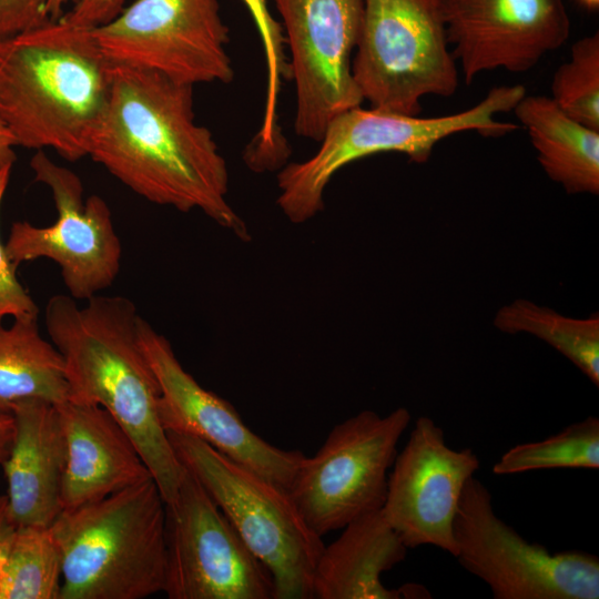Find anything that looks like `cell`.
I'll list each match as a JSON object with an SVG mask.
<instances>
[{
	"mask_svg": "<svg viewBox=\"0 0 599 599\" xmlns=\"http://www.w3.org/2000/svg\"><path fill=\"white\" fill-rule=\"evenodd\" d=\"M525 94L520 84L495 87L474 106L436 118L352 108L331 121L313 156L280 169L277 205L291 222L304 223L323 210L326 186L351 162L398 152L424 163L434 146L451 134L477 131L500 136L512 132L518 125L498 121L496 115L512 111Z\"/></svg>",
	"mask_w": 599,
	"mask_h": 599,
	"instance_id": "obj_5",
	"label": "cell"
},
{
	"mask_svg": "<svg viewBox=\"0 0 599 599\" xmlns=\"http://www.w3.org/2000/svg\"><path fill=\"white\" fill-rule=\"evenodd\" d=\"M113 64L91 28L50 20L0 40V120L17 145L89 155L105 112Z\"/></svg>",
	"mask_w": 599,
	"mask_h": 599,
	"instance_id": "obj_3",
	"label": "cell"
},
{
	"mask_svg": "<svg viewBox=\"0 0 599 599\" xmlns=\"http://www.w3.org/2000/svg\"><path fill=\"white\" fill-rule=\"evenodd\" d=\"M60 599H143L163 592L165 501L151 477L60 512Z\"/></svg>",
	"mask_w": 599,
	"mask_h": 599,
	"instance_id": "obj_4",
	"label": "cell"
},
{
	"mask_svg": "<svg viewBox=\"0 0 599 599\" xmlns=\"http://www.w3.org/2000/svg\"><path fill=\"white\" fill-rule=\"evenodd\" d=\"M34 181L51 191L55 221L35 226L27 221L11 225L4 244L10 263L48 258L59 265L69 295L87 301L110 287L119 275L122 245L106 202L92 194L83 199V184L73 171L57 164L43 150L30 161Z\"/></svg>",
	"mask_w": 599,
	"mask_h": 599,
	"instance_id": "obj_11",
	"label": "cell"
},
{
	"mask_svg": "<svg viewBox=\"0 0 599 599\" xmlns=\"http://www.w3.org/2000/svg\"><path fill=\"white\" fill-rule=\"evenodd\" d=\"M16 425L13 415L0 409V463H2L11 448L14 438Z\"/></svg>",
	"mask_w": 599,
	"mask_h": 599,
	"instance_id": "obj_31",
	"label": "cell"
},
{
	"mask_svg": "<svg viewBox=\"0 0 599 599\" xmlns=\"http://www.w3.org/2000/svg\"><path fill=\"white\" fill-rule=\"evenodd\" d=\"M512 111L552 181L568 194L599 193V131L576 121L546 95L525 94Z\"/></svg>",
	"mask_w": 599,
	"mask_h": 599,
	"instance_id": "obj_20",
	"label": "cell"
},
{
	"mask_svg": "<svg viewBox=\"0 0 599 599\" xmlns=\"http://www.w3.org/2000/svg\"><path fill=\"white\" fill-rule=\"evenodd\" d=\"M550 98L569 116L599 131V32L571 45L570 59L552 77Z\"/></svg>",
	"mask_w": 599,
	"mask_h": 599,
	"instance_id": "obj_26",
	"label": "cell"
},
{
	"mask_svg": "<svg viewBox=\"0 0 599 599\" xmlns=\"http://www.w3.org/2000/svg\"><path fill=\"white\" fill-rule=\"evenodd\" d=\"M495 326L508 334L527 333L557 349L596 386L599 385V317H567L528 300L501 307Z\"/></svg>",
	"mask_w": 599,
	"mask_h": 599,
	"instance_id": "obj_22",
	"label": "cell"
},
{
	"mask_svg": "<svg viewBox=\"0 0 599 599\" xmlns=\"http://www.w3.org/2000/svg\"><path fill=\"white\" fill-rule=\"evenodd\" d=\"M440 9L467 84L496 69L526 72L570 34L562 0H440Z\"/></svg>",
	"mask_w": 599,
	"mask_h": 599,
	"instance_id": "obj_16",
	"label": "cell"
},
{
	"mask_svg": "<svg viewBox=\"0 0 599 599\" xmlns=\"http://www.w3.org/2000/svg\"><path fill=\"white\" fill-rule=\"evenodd\" d=\"M17 528L18 527L12 522L8 512L7 495H0V575Z\"/></svg>",
	"mask_w": 599,
	"mask_h": 599,
	"instance_id": "obj_30",
	"label": "cell"
},
{
	"mask_svg": "<svg viewBox=\"0 0 599 599\" xmlns=\"http://www.w3.org/2000/svg\"><path fill=\"white\" fill-rule=\"evenodd\" d=\"M55 407L67 446L62 510L103 499L152 477L132 438L106 409L70 399Z\"/></svg>",
	"mask_w": 599,
	"mask_h": 599,
	"instance_id": "obj_17",
	"label": "cell"
},
{
	"mask_svg": "<svg viewBox=\"0 0 599 599\" xmlns=\"http://www.w3.org/2000/svg\"><path fill=\"white\" fill-rule=\"evenodd\" d=\"M410 422L399 407L366 409L337 424L313 457H305L287 491L319 537L384 506L387 471Z\"/></svg>",
	"mask_w": 599,
	"mask_h": 599,
	"instance_id": "obj_9",
	"label": "cell"
},
{
	"mask_svg": "<svg viewBox=\"0 0 599 599\" xmlns=\"http://www.w3.org/2000/svg\"><path fill=\"white\" fill-rule=\"evenodd\" d=\"M479 465L470 448H450L433 419L416 420L392 465L382 507L408 549L429 545L455 557L454 520L464 487Z\"/></svg>",
	"mask_w": 599,
	"mask_h": 599,
	"instance_id": "obj_14",
	"label": "cell"
},
{
	"mask_svg": "<svg viewBox=\"0 0 599 599\" xmlns=\"http://www.w3.org/2000/svg\"><path fill=\"white\" fill-rule=\"evenodd\" d=\"M165 541L167 598L274 599L270 571L187 468L165 504Z\"/></svg>",
	"mask_w": 599,
	"mask_h": 599,
	"instance_id": "obj_12",
	"label": "cell"
},
{
	"mask_svg": "<svg viewBox=\"0 0 599 599\" xmlns=\"http://www.w3.org/2000/svg\"><path fill=\"white\" fill-rule=\"evenodd\" d=\"M44 12L51 20H58L64 14L67 4H77L80 0H39Z\"/></svg>",
	"mask_w": 599,
	"mask_h": 599,
	"instance_id": "obj_33",
	"label": "cell"
},
{
	"mask_svg": "<svg viewBox=\"0 0 599 599\" xmlns=\"http://www.w3.org/2000/svg\"><path fill=\"white\" fill-rule=\"evenodd\" d=\"M192 85L114 65L109 102L89 155L146 201L201 211L248 240L227 200L229 171L212 132L196 123Z\"/></svg>",
	"mask_w": 599,
	"mask_h": 599,
	"instance_id": "obj_1",
	"label": "cell"
},
{
	"mask_svg": "<svg viewBox=\"0 0 599 599\" xmlns=\"http://www.w3.org/2000/svg\"><path fill=\"white\" fill-rule=\"evenodd\" d=\"M139 337L158 380V413L165 432L196 437L287 489L306 456L280 449L253 433L229 402L183 368L167 338L142 316Z\"/></svg>",
	"mask_w": 599,
	"mask_h": 599,
	"instance_id": "obj_15",
	"label": "cell"
},
{
	"mask_svg": "<svg viewBox=\"0 0 599 599\" xmlns=\"http://www.w3.org/2000/svg\"><path fill=\"white\" fill-rule=\"evenodd\" d=\"M166 435L182 465L201 481L270 571L274 599L313 598L314 570L324 544L287 489L196 437Z\"/></svg>",
	"mask_w": 599,
	"mask_h": 599,
	"instance_id": "obj_6",
	"label": "cell"
},
{
	"mask_svg": "<svg viewBox=\"0 0 599 599\" xmlns=\"http://www.w3.org/2000/svg\"><path fill=\"white\" fill-rule=\"evenodd\" d=\"M339 537L324 546L313 577L317 599L430 598L417 583L388 589L382 575L402 562L408 548L385 519L382 509L367 512L344 528Z\"/></svg>",
	"mask_w": 599,
	"mask_h": 599,
	"instance_id": "obj_19",
	"label": "cell"
},
{
	"mask_svg": "<svg viewBox=\"0 0 599 599\" xmlns=\"http://www.w3.org/2000/svg\"><path fill=\"white\" fill-rule=\"evenodd\" d=\"M257 28L266 63V91L262 125L245 148L246 165L256 172L274 171L287 163L291 150L277 124V99L290 78L282 26L274 20L267 0H242Z\"/></svg>",
	"mask_w": 599,
	"mask_h": 599,
	"instance_id": "obj_23",
	"label": "cell"
},
{
	"mask_svg": "<svg viewBox=\"0 0 599 599\" xmlns=\"http://www.w3.org/2000/svg\"><path fill=\"white\" fill-rule=\"evenodd\" d=\"M12 166L0 170V205L9 183ZM16 267L10 263L4 245L0 242V322L4 317L39 316V308L16 275Z\"/></svg>",
	"mask_w": 599,
	"mask_h": 599,
	"instance_id": "obj_27",
	"label": "cell"
},
{
	"mask_svg": "<svg viewBox=\"0 0 599 599\" xmlns=\"http://www.w3.org/2000/svg\"><path fill=\"white\" fill-rule=\"evenodd\" d=\"M577 1L590 10H595L599 7V0H577Z\"/></svg>",
	"mask_w": 599,
	"mask_h": 599,
	"instance_id": "obj_34",
	"label": "cell"
},
{
	"mask_svg": "<svg viewBox=\"0 0 599 599\" xmlns=\"http://www.w3.org/2000/svg\"><path fill=\"white\" fill-rule=\"evenodd\" d=\"M140 314L120 295L97 294L80 306L70 295L48 300L44 325L62 355L72 402L106 409L132 438L165 504L185 467L158 413L160 389L139 337Z\"/></svg>",
	"mask_w": 599,
	"mask_h": 599,
	"instance_id": "obj_2",
	"label": "cell"
},
{
	"mask_svg": "<svg viewBox=\"0 0 599 599\" xmlns=\"http://www.w3.org/2000/svg\"><path fill=\"white\" fill-rule=\"evenodd\" d=\"M295 84V133L319 142L341 113L362 104L352 72L364 0H273Z\"/></svg>",
	"mask_w": 599,
	"mask_h": 599,
	"instance_id": "obj_13",
	"label": "cell"
},
{
	"mask_svg": "<svg viewBox=\"0 0 599 599\" xmlns=\"http://www.w3.org/2000/svg\"><path fill=\"white\" fill-rule=\"evenodd\" d=\"M352 72L370 108L418 115L426 95L459 83L440 0H364Z\"/></svg>",
	"mask_w": 599,
	"mask_h": 599,
	"instance_id": "obj_7",
	"label": "cell"
},
{
	"mask_svg": "<svg viewBox=\"0 0 599 599\" xmlns=\"http://www.w3.org/2000/svg\"><path fill=\"white\" fill-rule=\"evenodd\" d=\"M114 65L158 72L194 87L230 83V30L217 0H135L109 22L91 28Z\"/></svg>",
	"mask_w": 599,
	"mask_h": 599,
	"instance_id": "obj_10",
	"label": "cell"
},
{
	"mask_svg": "<svg viewBox=\"0 0 599 599\" xmlns=\"http://www.w3.org/2000/svg\"><path fill=\"white\" fill-rule=\"evenodd\" d=\"M556 468H599V419L589 416L539 441L508 449L493 466L496 475Z\"/></svg>",
	"mask_w": 599,
	"mask_h": 599,
	"instance_id": "obj_25",
	"label": "cell"
},
{
	"mask_svg": "<svg viewBox=\"0 0 599 599\" xmlns=\"http://www.w3.org/2000/svg\"><path fill=\"white\" fill-rule=\"evenodd\" d=\"M14 438L1 463L8 483V512L17 527H50L62 511L67 446L55 405L27 399L10 412Z\"/></svg>",
	"mask_w": 599,
	"mask_h": 599,
	"instance_id": "obj_18",
	"label": "cell"
},
{
	"mask_svg": "<svg viewBox=\"0 0 599 599\" xmlns=\"http://www.w3.org/2000/svg\"><path fill=\"white\" fill-rule=\"evenodd\" d=\"M124 3L125 0H80L60 19L80 27L95 28L112 20Z\"/></svg>",
	"mask_w": 599,
	"mask_h": 599,
	"instance_id": "obj_29",
	"label": "cell"
},
{
	"mask_svg": "<svg viewBox=\"0 0 599 599\" xmlns=\"http://www.w3.org/2000/svg\"><path fill=\"white\" fill-rule=\"evenodd\" d=\"M39 316L0 322V409L11 412L21 400L40 399L53 405L69 398L62 355L44 338Z\"/></svg>",
	"mask_w": 599,
	"mask_h": 599,
	"instance_id": "obj_21",
	"label": "cell"
},
{
	"mask_svg": "<svg viewBox=\"0 0 599 599\" xmlns=\"http://www.w3.org/2000/svg\"><path fill=\"white\" fill-rule=\"evenodd\" d=\"M455 558L495 599H598L599 559L529 542L494 511L489 489L466 483L454 520Z\"/></svg>",
	"mask_w": 599,
	"mask_h": 599,
	"instance_id": "obj_8",
	"label": "cell"
},
{
	"mask_svg": "<svg viewBox=\"0 0 599 599\" xmlns=\"http://www.w3.org/2000/svg\"><path fill=\"white\" fill-rule=\"evenodd\" d=\"M17 145L16 139L0 120V170L13 165L16 161V153L13 148Z\"/></svg>",
	"mask_w": 599,
	"mask_h": 599,
	"instance_id": "obj_32",
	"label": "cell"
},
{
	"mask_svg": "<svg viewBox=\"0 0 599 599\" xmlns=\"http://www.w3.org/2000/svg\"><path fill=\"white\" fill-rule=\"evenodd\" d=\"M50 20L39 0H0V40Z\"/></svg>",
	"mask_w": 599,
	"mask_h": 599,
	"instance_id": "obj_28",
	"label": "cell"
},
{
	"mask_svg": "<svg viewBox=\"0 0 599 599\" xmlns=\"http://www.w3.org/2000/svg\"><path fill=\"white\" fill-rule=\"evenodd\" d=\"M62 557L51 527H18L0 575V599H60Z\"/></svg>",
	"mask_w": 599,
	"mask_h": 599,
	"instance_id": "obj_24",
	"label": "cell"
}]
</instances>
